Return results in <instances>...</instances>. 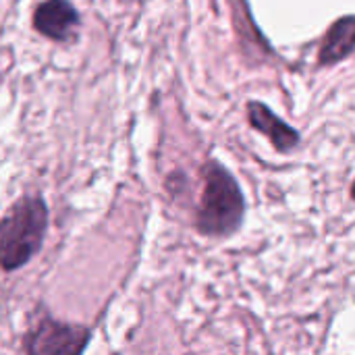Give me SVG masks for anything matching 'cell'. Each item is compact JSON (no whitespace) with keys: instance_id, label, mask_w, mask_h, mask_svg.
Here are the masks:
<instances>
[{"instance_id":"cell-2","label":"cell","mask_w":355,"mask_h":355,"mask_svg":"<svg viewBox=\"0 0 355 355\" xmlns=\"http://www.w3.org/2000/svg\"><path fill=\"white\" fill-rule=\"evenodd\" d=\"M243 218V196L233 175L218 162L204 166V191L196 216L198 231L210 237L231 235Z\"/></svg>"},{"instance_id":"cell-1","label":"cell","mask_w":355,"mask_h":355,"mask_svg":"<svg viewBox=\"0 0 355 355\" xmlns=\"http://www.w3.org/2000/svg\"><path fill=\"white\" fill-rule=\"evenodd\" d=\"M48 208L42 198H21L0 220V266L17 270L42 248Z\"/></svg>"},{"instance_id":"cell-3","label":"cell","mask_w":355,"mask_h":355,"mask_svg":"<svg viewBox=\"0 0 355 355\" xmlns=\"http://www.w3.org/2000/svg\"><path fill=\"white\" fill-rule=\"evenodd\" d=\"M87 329L71 327L54 320H44L29 335L27 352L29 354H79L87 343Z\"/></svg>"},{"instance_id":"cell-6","label":"cell","mask_w":355,"mask_h":355,"mask_svg":"<svg viewBox=\"0 0 355 355\" xmlns=\"http://www.w3.org/2000/svg\"><path fill=\"white\" fill-rule=\"evenodd\" d=\"M355 23L354 17L339 19L327 33L322 50H320V64H333L347 58L354 50Z\"/></svg>"},{"instance_id":"cell-4","label":"cell","mask_w":355,"mask_h":355,"mask_svg":"<svg viewBox=\"0 0 355 355\" xmlns=\"http://www.w3.org/2000/svg\"><path fill=\"white\" fill-rule=\"evenodd\" d=\"M79 25V12L69 0H46L33 12V27L50 40H69Z\"/></svg>"},{"instance_id":"cell-5","label":"cell","mask_w":355,"mask_h":355,"mask_svg":"<svg viewBox=\"0 0 355 355\" xmlns=\"http://www.w3.org/2000/svg\"><path fill=\"white\" fill-rule=\"evenodd\" d=\"M248 112H250V121L254 125V129L262 131L264 135H268V139L272 141V146L279 150V152H289L291 148L297 146L300 141V135L295 129L287 127L277 114H272L264 104L260 102H250L248 106Z\"/></svg>"}]
</instances>
